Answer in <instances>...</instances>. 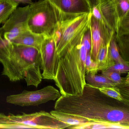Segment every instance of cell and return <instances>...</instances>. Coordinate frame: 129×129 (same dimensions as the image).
<instances>
[{"label":"cell","instance_id":"cell-1","mask_svg":"<svg viewBox=\"0 0 129 129\" xmlns=\"http://www.w3.org/2000/svg\"><path fill=\"white\" fill-rule=\"evenodd\" d=\"M55 110L86 118L89 121L119 122L129 124V105L86 84L82 95H61Z\"/></svg>","mask_w":129,"mask_h":129},{"label":"cell","instance_id":"cell-2","mask_svg":"<svg viewBox=\"0 0 129 129\" xmlns=\"http://www.w3.org/2000/svg\"><path fill=\"white\" fill-rule=\"evenodd\" d=\"M0 62L3 67L2 75L12 82L24 79L28 86L37 87L42 81L40 52L35 47L12 43L0 54Z\"/></svg>","mask_w":129,"mask_h":129},{"label":"cell","instance_id":"cell-3","mask_svg":"<svg viewBox=\"0 0 129 129\" xmlns=\"http://www.w3.org/2000/svg\"><path fill=\"white\" fill-rule=\"evenodd\" d=\"M86 54V50L81 42L69 47L58 55L57 72L53 80L61 95H82L86 84L85 80Z\"/></svg>","mask_w":129,"mask_h":129},{"label":"cell","instance_id":"cell-4","mask_svg":"<svg viewBox=\"0 0 129 129\" xmlns=\"http://www.w3.org/2000/svg\"><path fill=\"white\" fill-rule=\"evenodd\" d=\"M91 16L90 12L59 21L53 34L56 43L57 55L81 42L84 35L89 28Z\"/></svg>","mask_w":129,"mask_h":129},{"label":"cell","instance_id":"cell-5","mask_svg":"<svg viewBox=\"0 0 129 129\" xmlns=\"http://www.w3.org/2000/svg\"><path fill=\"white\" fill-rule=\"evenodd\" d=\"M69 126L44 111L16 115L0 113V129H62Z\"/></svg>","mask_w":129,"mask_h":129},{"label":"cell","instance_id":"cell-6","mask_svg":"<svg viewBox=\"0 0 129 129\" xmlns=\"http://www.w3.org/2000/svg\"><path fill=\"white\" fill-rule=\"evenodd\" d=\"M59 22L58 14L48 0H39L30 5L28 29L45 36L53 35Z\"/></svg>","mask_w":129,"mask_h":129},{"label":"cell","instance_id":"cell-7","mask_svg":"<svg viewBox=\"0 0 129 129\" xmlns=\"http://www.w3.org/2000/svg\"><path fill=\"white\" fill-rule=\"evenodd\" d=\"M61 95L60 92L52 86H48L36 91L23 90L21 93L8 96L6 102L22 106H38L50 101H55Z\"/></svg>","mask_w":129,"mask_h":129},{"label":"cell","instance_id":"cell-8","mask_svg":"<svg viewBox=\"0 0 129 129\" xmlns=\"http://www.w3.org/2000/svg\"><path fill=\"white\" fill-rule=\"evenodd\" d=\"M30 5L17 8L0 28V34L10 42L20 34L28 29V21Z\"/></svg>","mask_w":129,"mask_h":129},{"label":"cell","instance_id":"cell-9","mask_svg":"<svg viewBox=\"0 0 129 129\" xmlns=\"http://www.w3.org/2000/svg\"><path fill=\"white\" fill-rule=\"evenodd\" d=\"M56 47L53 35L45 37L40 49L43 79L53 80L56 75L58 64Z\"/></svg>","mask_w":129,"mask_h":129},{"label":"cell","instance_id":"cell-10","mask_svg":"<svg viewBox=\"0 0 129 129\" xmlns=\"http://www.w3.org/2000/svg\"><path fill=\"white\" fill-rule=\"evenodd\" d=\"M58 14L59 21L91 12L88 0H48Z\"/></svg>","mask_w":129,"mask_h":129},{"label":"cell","instance_id":"cell-11","mask_svg":"<svg viewBox=\"0 0 129 129\" xmlns=\"http://www.w3.org/2000/svg\"><path fill=\"white\" fill-rule=\"evenodd\" d=\"M91 33V58L95 61L100 48L103 44H109L114 32L91 15L89 25Z\"/></svg>","mask_w":129,"mask_h":129},{"label":"cell","instance_id":"cell-12","mask_svg":"<svg viewBox=\"0 0 129 129\" xmlns=\"http://www.w3.org/2000/svg\"><path fill=\"white\" fill-rule=\"evenodd\" d=\"M96 4L106 26L115 33L117 15L112 0H98Z\"/></svg>","mask_w":129,"mask_h":129},{"label":"cell","instance_id":"cell-13","mask_svg":"<svg viewBox=\"0 0 129 129\" xmlns=\"http://www.w3.org/2000/svg\"><path fill=\"white\" fill-rule=\"evenodd\" d=\"M46 37L28 30L14 38L11 43L14 44L32 47L40 50L41 44Z\"/></svg>","mask_w":129,"mask_h":129},{"label":"cell","instance_id":"cell-14","mask_svg":"<svg viewBox=\"0 0 129 129\" xmlns=\"http://www.w3.org/2000/svg\"><path fill=\"white\" fill-rule=\"evenodd\" d=\"M69 129H129V124L119 122L109 121H88L77 126H70Z\"/></svg>","mask_w":129,"mask_h":129},{"label":"cell","instance_id":"cell-15","mask_svg":"<svg viewBox=\"0 0 129 129\" xmlns=\"http://www.w3.org/2000/svg\"><path fill=\"white\" fill-rule=\"evenodd\" d=\"M50 113L57 119L70 126H77L89 121L84 118L57 110H53Z\"/></svg>","mask_w":129,"mask_h":129},{"label":"cell","instance_id":"cell-16","mask_svg":"<svg viewBox=\"0 0 129 129\" xmlns=\"http://www.w3.org/2000/svg\"><path fill=\"white\" fill-rule=\"evenodd\" d=\"M117 15L116 28L115 34L117 33L123 19L129 15V0H112Z\"/></svg>","mask_w":129,"mask_h":129},{"label":"cell","instance_id":"cell-17","mask_svg":"<svg viewBox=\"0 0 129 129\" xmlns=\"http://www.w3.org/2000/svg\"><path fill=\"white\" fill-rule=\"evenodd\" d=\"M85 80L86 83L90 86L96 88L109 87L117 86L116 84L110 80L104 75H98L90 74H86Z\"/></svg>","mask_w":129,"mask_h":129},{"label":"cell","instance_id":"cell-18","mask_svg":"<svg viewBox=\"0 0 129 129\" xmlns=\"http://www.w3.org/2000/svg\"><path fill=\"white\" fill-rule=\"evenodd\" d=\"M125 61H125L120 54L114 34L112 37L109 46L108 51L109 68L112 66L116 62H124Z\"/></svg>","mask_w":129,"mask_h":129},{"label":"cell","instance_id":"cell-19","mask_svg":"<svg viewBox=\"0 0 129 129\" xmlns=\"http://www.w3.org/2000/svg\"><path fill=\"white\" fill-rule=\"evenodd\" d=\"M18 5L13 0H0V24L8 19Z\"/></svg>","mask_w":129,"mask_h":129},{"label":"cell","instance_id":"cell-20","mask_svg":"<svg viewBox=\"0 0 129 129\" xmlns=\"http://www.w3.org/2000/svg\"><path fill=\"white\" fill-rule=\"evenodd\" d=\"M109 44H103L98 52L95 61L99 71H103L108 68V51Z\"/></svg>","mask_w":129,"mask_h":129},{"label":"cell","instance_id":"cell-21","mask_svg":"<svg viewBox=\"0 0 129 129\" xmlns=\"http://www.w3.org/2000/svg\"><path fill=\"white\" fill-rule=\"evenodd\" d=\"M115 36L121 56L125 61L129 62V35Z\"/></svg>","mask_w":129,"mask_h":129},{"label":"cell","instance_id":"cell-22","mask_svg":"<svg viewBox=\"0 0 129 129\" xmlns=\"http://www.w3.org/2000/svg\"><path fill=\"white\" fill-rule=\"evenodd\" d=\"M98 88L101 92L106 95L123 103L126 105H129V103L127 102L123 98L122 95L121 94L119 88L117 86L109 87H102Z\"/></svg>","mask_w":129,"mask_h":129},{"label":"cell","instance_id":"cell-23","mask_svg":"<svg viewBox=\"0 0 129 129\" xmlns=\"http://www.w3.org/2000/svg\"><path fill=\"white\" fill-rule=\"evenodd\" d=\"M98 71L97 63L91 58V53H87L85 60L86 74H96Z\"/></svg>","mask_w":129,"mask_h":129},{"label":"cell","instance_id":"cell-24","mask_svg":"<svg viewBox=\"0 0 129 129\" xmlns=\"http://www.w3.org/2000/svg\"><path fill=\"white\" fill-rule=\"evenodd\" d=\"M129 74L128 73L126 77L123 78L122 82L120 84L116 86L119 88L123 98L128 103H129Z\"/></svg>","mask_w":129,"mask_h":129},{"label":"cell","instance_id":"cell-25","mask_svg":"<svg viewBox=\"0 0 129 129\" xmlns=\"http://www.w3.org/2000/svg\"><path fill=\"white\" fill-rule=\"evenodd\" d=\"M106 70L115 72L120 74L129 73V62L125 61L124 62H116Z\"/></svg>","mask_w":129,"mask_h":129},{"label":"cell","instance_id":"cell-26","mask_svg":"<svg viewBox=\"0 0 129 129\" xmlns=\"http://www.w3.org/2000/svg\"><path fill=\"white\" fill-rule=\"evenodd\" d=\"M102 75L108 78L110 80L117 85L120 84L122 82L123 78L121 77L120 74L115 72L111 71H102Z\"/></svg>","mask_w":129,"mask_h":129},{"label":"cell","instance_id":"cell-27","mask_svg":"<svg viewBox=\"0 0 129 129\" xmlns=\"http://www.w3.org/2000/svg\"><path fill=\"white\" fill-rule=\"evenodd\" d=\"M82 43L83 44L86 50L87 53H91V46H92V41H91V33H90V28L85 32L82 38Z\"/></svg>","mask_w":129,"mask_h":129},{"label":"cell","instance_id":"cell-28","mask_svg":"<svg viewBox=\"0 0 129 129\" xmlns=\"http://www.w3.org/2000/svg\"><path fill=\"white\" fill-rule=\"evenodd\" d=\"M11 44L10 41L5 39L0 34V54L9 48Z\"/></svg>","mask_w":129,"mask_h":129},{"label":"cell","instance_id":"cell-29","mask_svg":"<svg viewBox=\"0 0 129 129\" xmlns=\"http://www.w3.org/2000/svg\"><path fill=\"white\" fill-rule=\"evenodd\" d=\"M13 1L19 4V3H22L23 4H29L30 5L33 3L32 0H13Z\"/></svg>","mask_w":129,"mask_h":129},{"label":"cell","instance_id":"cell-30","mask_svg":"<svg viewBox=\"0 0 129 129\" xmlns=\"http://www.w3.org/2000/svg\"><path fill=\"white\" fill-rule=\"evenodd\" d=\"M88 1H89V3H90V4H91L92 7L93 5L96 4L97 2L96 0H88Z\"/></svg>","mask_w":129,"mask_h":129},{"label":"cell","instance_id":"cell-31","mask_svg":"<svg viewBox=\"0 0 129 129\" xmlns=\"http://www.w3.org/2000/svg\"><path fill=\"white\" fill-rule=\"evenodd\" d=\"M96 1H98V0H96Z\"/></svg>","mask_w":129,"mask_h":129}]
</instances>
